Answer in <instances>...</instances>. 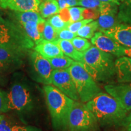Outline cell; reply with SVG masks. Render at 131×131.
Returning a JSON list of instances; mask_svg holds the SVG:
<instances>
[{
  "instance_id": "cell-38",
  "label": "cell",
  "mask_w": 131,
  "mask_h": 131,
  "mask_svg": "<svg viewBox=\"0 0 131 131\" xmlns=\"http://www.w3.org/2000/svg\"><path fill=\"white\" fill-rule=\"evenodd\" d=\"M100 1H103L104 3H115V4H117V5H120L123 0H100Z\"/></svg>"
},
{
  "instance_id": "cell-1",
  "label": "cell",
  "mask_w": 131,
  "mask_h": 131,
  "mask_svg": "<svg viewBox=\"0 0 131 131\" xmlns=\"http://www.w3.org/2000/svg\"><path fill=\"white\" fill-rule=\"evenodd\" d=\"M80 63L95 81H107L116 74L114 55L94 45L83 52Z\"/></svg>"
},
{
  "instance_id": "cell-42",
  "label": "cell",
  "mask_w": 131,
  "mask_h": 131,
  "mask_svg": "<svg viewBox=\"0 0 131 131\" xmlns=\"http://www.w3.org/2000/svg\"><path fill=\"white\" fill-rule=\"evenodd\" d=\"M130 111H131V110ZM127 118H127V121H128V122H129V121H130L131 119V112L130 113V114L129 115V116L127 117Z\"/></svg>"
},
{
  "instance_id": "cell-21",
  "label": "cell",
  "mask_w": 131,
  "mask_h": 131,
  "mask_svg": "<svg viewBox=\"0 0 131 131\" xmlns=\"http://www.w3.org/2000/svg\"><path fill=\"white\" fill-rule=\"evenodd\" d=\"M117 21L122 24L131 25V0H123L119 5Z\"/></svg>"
},
{
  "instance_id": "cell-18",
  "label": "cell",
  "mask_w": 131,
  "mask_h": 131,
  "mask_svg": "<svg viewBox=\"0 0 131 131\" xmlns=\"http://www.w3.org/2000/svg\"><path fill=\"white\" fill-rule=\"evenodd\" d=\"M45 22L37 23L35 21H29L21 24L25 34L35 45H37L43 40L42 32L45 28Z\"/></svg>"
},
{
  "instance_id": "cell-14",
  "label": "cell",
  "mask_w": 131,
  "mask_h": 131,
  "mask_svg": "<svg viewBox=\"0 0 131 131\" xmlns=\"http://www.w3.org/2000/svg\"><path fill=\"white\" fill-rule=\"evenodd\" d=\"M102 32L121 45L131 49V25L126 24H117L114 27Z\"/></svg>"
},
{
  "instance_id": "cell-34",
  "label": "cell",
  "mask_w": 131,
  "mask_h": 131,
  "mask_svg": "<svg viewBox=\"0 0 131 131\" xmlns=\"http://www.w3.org/2000/svg\"><path fill=\"white\" fill-rule=\"evenodd\" d=\"M60 10L78 6V0H57Z\"/></svg>"
},
{
  "instance_id": "cell-40",
  "label": "cell",
  "mask_w": 131,
  "mask_h": 131,
  "mask_svg": "<svg viewBox=\"0 0 131 131\" xmlns=\"http://www.w3.org/2000/svg\"><path fill=\"white\" fill-rule=\"evenodd\" d=\"M126 131H131V119L129 121L128 124H127Z\"/></svg>"
},
{
  "instance_id": "cell-10",
  "label": "cell",
  "mask_w": 131,
  "mask_h": 131,
  "mask_svg": "<svg viewBox=\"0 0 131 131\" xmlns=\"http://www.w3.org/2000/svg\"><path fill=\"white\" fill-rule=\"evenodd\" d=\"M118 5L115 3H105L99 10L97 19L98 29L101 32L107 30L117 24Z\"/></svg>"
},
{
  "instance_id": "cell-28",
  "label": "cell",
  "mask_w": 131,
  "mask_h": 131,
  "mask_svg": "<svg viewBox=\"0 0 131 131\" xmlns=\"http://www.w3.org/2000/svg\"><path fill=\"white\" fill-rule=\"evenodd\" d=\"M84 7H76V6L69 7L68 10L70 14L71 23L84 19V18H83V12H84Z\"/></svg>"
},
{
  "instance_id": "cell-32",
  "label": "cell",
  "mask_w": 131,
  "mask_h": 131,
  "mask_svg": "<svg viewBox=\"0 0 131 131\" xmlns=\"http://www.w3.org/2000/svg\"><path fill=\"white\" fill-rule=\"evenodd\" d=\"M9 111L8 109L7 94L0 91V115Z\"/></svg>"
},
{
  "instance_id": "cell-35",
  "label": "cell",
  "mask_w": 131,
  "mask_h": 131,
  "mask_svg": "<svg viewBox=\"0 0 131 131\" xmlns=\"http://www.w3.org/2000/svg\"><path fill=\"white\" fill-rule=\"evenodd\" d=\"M12 127L3 115H0V131H12Z\"/></svg>"
},
{
  "instance_id": "cell-39",
  "label": "cell",
  "mask_w": 131,
  "mask_h": 131,
  "mask_svg": "<svg viewBox=\"0 0 131 131\" xmlns=\"http://www.w3.org/2000/svg\"><path fill=\"white\" fill-rule=\"evenodd\" d=\"M12 131H22V127L19 126H14L12 127Z\"/></svg>"
},
{
  "instance_id": "cell-8",
  "label": "cell",
  "mask_w": 131,
  "mask_h": 131,
  "mask_svg": "<svg viewBox=\"0 0 131 131\" xmlns=\"http://www.w3.org/2000/svg\"><path fill=\"white\" fill-rule=\"evenodd\" d=\"M9 110L22 111L29 109L32 104L29 90L23 85L14 84L7 94Z\"/></svg>"
},
{
  "instance_id": "cell-2",
  "label": "cell",
  "mask_w": 131,
  "mask_h": 131,
  "mask_svg": "<svg viewBox=\"0 0 131 131\" xmlns=\"http://www.w3.org/2000/svg\"><path fill=\"white\" fill-rule=\"evenodd\" d=\"M86 106L101 123L122 122L128 112L113 96L102 92L87 102Z\"/></svg>"
},
{
  "instance_id": "cell-3",
  "label": "cell",
  "mask_w": 131,
  "mask_h": 131,
  "mask_svg": "<svg viewBox=\"0 0 131 131\" xmlns=\"http://www.w3.org/2000/svg\"><path fill=\"white\" fill-rule=\"evenodd\" d=\"M44 91L53 127L66 130L69 115L75 101L49 84L44 87Z\"/></svg>"
},
{
  "instance_id": "cell-33",
  "label": "cell",
  "mask_w": 131,
  "mask_h": 131,
  "mask_svg": "<svg viewBox=\"0 0 131 131\" xmlns=\"http://www.w3.org/2000/svg\"><path fill=\"white\" fill-rule=\"evenodd\" d=\"M99 14L100 12L98 10L85 8L84 12H83V18L84 19H98Z\"/></svg>"
},
{
  "instance_id": "cell-20",
  "label": "cell",
  "mask_w": 131,
  "mask_h": 131,
  "mask_svg": "<svg viewBox=\"0 0 131 131\" xmlns=\"http://www.w3.org/2000/svg\"><path fill=\"white\" fill-rule=\"evenodd\" d=\"M60 9L57 0H41L39 5L38 12L42 18H49L60 12Z\"/></svg>"
},
{
  "instance_id": "cell-9",
  "label": "cell",
  "mask_w": 131,
  "mask_h": 131,
  "mask_svg": "<svg viewBox=\"0 0 131 131\" xmlns=\"http://www.w3.org/2000/svg\"><path fill=\"white\" fill-rule=\"evenodd\" d=\"M51 82L54 86L73 100L78 101L80 100L74 82L68 69L53 70Z\"/></svg>"
},
{
  "instance_id": "cell-17",
  "label": "cell",
  "mask_w": 131,
  "mask_h": 131,
  "mask_svg": "<svg viewBox=\"0 0 131 131\" xmlns=\"http://www.w3.org/2000/svg\"><path fill=\"white\" fill-rule=\"evenodd\" d=\"M35 50L45 58L49 59L64 55L57 41H49L42 40L35 47Z\"/></svg>"
},
{
  "instance_id": "cell-30",
  "label": "cell",
  "mask_w": 131,
  "mask_h": 131,
  "mask_svg": "<svg viewBox=\"0 0 131 131\" xmlns=\"http://www.w3.org/2000/svg\"><path fill=\"white\" fill-rule=\"evenodd\" d=\"M92 21H94L93 19H82V20L75 21V22H72L68 26V29L71 32L76 34L77 31L81 29L82 27H83L87 24L89 23Z\"/></svg>"
},
{
  "instance_id": "cell-43",
  "label": "cell",
  "mask_w": 131,
  "mask_h": 131,
  "mask_svg": "<svg viewBox=\"0 0 131 131\" xmlns=\"http://www.w3.org/2000/svg\"><path fill=\"white\" fill-rule=\"evenodd\" d=\"M0 19H2V18H1V14H0Z\"/></svg>"
},
{
  "instance_id": "cell-29",
  "label": "cell",
  "mask_w": 131,
  "mask_h": 131,
  "mask_svg": "<svg viewBox=\"0 0 131 131\" xmlns=\"http://www.w3.org/2000/svg\"><path fill=\"white\" fill-rule=\"evenodd\" d=\"M104 2L100 0H78V6L86 9H94L99 10Z\"/></svg>"
},
{
  "instance_id": "cell-31",
  "label": "cell",
  "mask_w": 131,
  "mask_h": 131,
  "mask_svg": "<svg viewBox=\"0 0 131 131\" xmlns=\"http://www.w3.org/2000/svg\"><path fill=\"white\" fill-rule=\"evenodd\" d=\"M58 38L60 40L71 41L72 39L76 37L77 35L75 33H73L69 30L68 28L64 29L63 30L59 31L58 32Z\"/></svg>"
},
{
  "instance_id": "cell-22",
  "label": "cell",
  "mask_w": 131,
  "mask_h": 131,
  "mask_svg": "<svg viewBox=\"0 0 131 131\" xmlns=\"http://www.w3.org/2000/svg\"><path fill=\"white\" fill-rule=\"evenodd\" d=\"M16 16L20 24L25 23L29 21H35L37 23L45 22V19L42 18L38 12L26 11V12H16Z\"/></svg>"
},
{
  "instance_id": "cell-15",
  "label": "cell",
  "mask_w": 131,
  "mask_h": 131,
  "mask_svg": "<svg viewBox=\"0 0 131 131\" xmlns=\"http://www.w3.org/2000/svg\"><path fill=\"white\" fill-rule=\"evenodd\" d=\"M26 49L14 47H0V63L6 67L19 63L24 57Z\"/></svg>"
},
{
  "instance_id": "cell-12",
  "label": "cell",
  "mask_w": 131,
  "mask_h": 131,
  "mask_svg": "<svg viewBox=\"0 0 131 131\" xmlns=\"http://www.w3.org/2000/svg\"><path fill=\"white\" fill-rule=\"evenodd\" d=\"M31 60L34 70L42 81L47 84H52L51 78L53 69L49 60L36 51L31 55Z\"/></svg>"
},
{
  "instance_id": "cell-13",
  "label": "cell",
  "mask_w": 131,
  "mask_h": 131,
  "mask_svg": "<svg viewBox=\"0 0 131 131\" xmlns=\"http://www.w3.org/2000/svg\"><path fill=\"white\" fill-rule=\"evenodd\" d=\"M41 0H0V8L15 12H38Z\"/></svg>"
},
{
  "instance_id": "cell-44",
  "label": "cell",
  "mask_w": 131,
  "mask_h": 131,
  "mask_svg": "<svg viewBox=\"0 0 131 131\" xmlns=\"http://www.w3.org/2000/svg\"></svg>"
},
{
  "instance_id": "cell-6",
  "label": "cell",
  "mask_w": 131,
  "mask_h": 131,
  "mask_svg": "<svg viewBox=\"0 0 131 131\" xmlns=\"http://www.w3.org/2000/svg\"><path fill=\"white\" fill-rule=\"evenodd\" d=\"M34 42L12 24L6 23L0 19V47H14L29 49L32 47Z\"/></svg>"
},
{
  "instance_id": "cell-19",
  "label": "cell",
  "mask_w": 131,
  "mask_h": 131,
  "mask_svg": "<svg viewBox=\"0 0 131 131\" xmlns=\"http://www.w3.org/2000/svg\"><path fill=\"white\" fill-rule=\"evenodd\" d=\"M57 44L61 48L64 55H66L75 61L82 63L83 60V53L81 52L73 46L71 41L58 39Z\"/></svg>"
},
{
  "instance_id": "cell-16",
  "label": "cell",
  "mask_w": 131,
  "mask_h": 131,
  "mask_svg": "<svg viewBox=\"0 0 131 131\" xmlns=\"http://www.w3.org/2000/svg\"><path fill=\"white\" fill-rule=\"evenodd\" d=\"M115 66L118 81L121 83H131V57H119L115 61Z\"/></svg>"
},
{
  "instance_id": "cell-25",
  "label": "cell",
  "mask_w": 131,
  "mask_h": 131,
  "mask_svg": "<svg viewBox=\"0 0 131 131\" xmlns=\"http://www.w3.org/2000/svg\"><path fill=\"white\" fill-rule=\"evenodd\" d=\"M47 21L58 32L64 29L68 28V26L70 24L69 23L65 22L63 20L58 14L53 15L49 17Z\"/></svg>"
},
{
  "instance_id": "cell-23",
  "label": "cell",
  "mask_w": 131,
  "mask_h": 131,
  "mask_svg": "<svg viewBox=\"0 0 131 131\" xmlns=\"http://www.w3.org/2000/svg\"><path fill=\"white\" fill-rule=\"evenodd\" d=\"M47 60L50 62L53 70L66 69L69 68L72 64H73L75 61L65 55L63 56L49 58Z\"/></svg>"
},
{
  "instance_id": "cell-26",
  "label": "cell",
  "mask_w": 131,
  "mask_h": 131,
  "mask_svg": "<svg viewBox=\"0 0 131 131\" xmlns=\"http://www.w3.org/2000/svg\"><path fill=\"white\" fill-rule=\"evenodd\" d=\"M43 40L49 41H57L58 40V32L53 28L50 24L46 21L42 32Z\"/></svg>"
},
{
  "instance_id": "cell-4",
  "label": "cell",
  "mask_w": 131,
  "mask_h": 131,
  "mask_svg": "<svg viewBox=\"0 0 131 131\" xmlns=\"http://www.w3.org/2000/svg\"><path fill=\"white\" fill-rule=\"evenodd\" d=\"M68 69L82 103H86L101 92L95 80L80 62L75 61Z\"/></svg>"
},
{
  "instance_id": "cell-36",
  "label": "cell",
  "mask_w": 131,
  "mask_h": 131,
  "mask_svg": "<svg viewBox=\"0 0 131 131\" xmlns=\"http://www.w3.org/2000/svg\"><path fill=\"white\" fill-rule=\"evenodd\" d=\"M59 15L61 18V19L65 21V22L69 23H71V21H70V14L69 12L68 8H65L62 10H60V12L58 13Z\"/></svg>"
},
{
  "instance_id": "cell-41",
  "label": "cell",
  "mask_w": 131,
  "mask_h": 131,
  "mask_svg": "<svg viewBox=\"0 0 131 131\" xmlns=\"http://www.w3.org/2000/svg\"><path fill=\"white\" fill-rule=\"evenodd\" d=\"M6 66H4V64H3L0 63V72H1L2 71L3 69H6Z\"/></svg>"
},
{
  "instance_id": "cell-24",
  "label": "cell",
  "mask_w": 131,
  "mask_h": 131,
  "mask_svg": "<svg viewBox=\"0 0 131 131\" xmlns=\"http://www.w3.org/2000/svg\"><path fill=\"white\" fill-rule=\"evenodd\" d=\"M97 21H92L89 23L82 27L76 33L78 37H81L86 39H91L94 35L95 33L98 29Z\"/></svg>"
},
{
  "instance_id": "cell-37",
  "label": "cell",
  "mask_w": 131,
  "mask_h": 131,
  "mask_svg": "<svg viewBox=\"0 0 131 131\" xmlns=\"http://www.w3.org/2000/svg\"><path fill=\"white\" fill-rule=\"evenodd\" d=\"M22 131H42L41 129L34 126L22 127Z\"/></svg>"
},
{
  "instance_id": "cell-11",
  "label": "cell",
  "mask_w": 131,
  "mask_h": 131,
  "mask_svg": "<svg viewBox=\"0 0 131 131\" xmlns=\"http://www.w3.org/2000/svg\"><path fill=\"white\" fill-rule=\"evenodd\" d=\"M107 94L113 96L125 110H131V83L107 84L104 86Z\"/></svg>"
},
{
  "instance_id": "cell-7",
  "label": "cell",
  "mask_w": 131,
  "mask_h": 131,
  "mask_svg": "<svg viewBox=\"0 0 131 131\" xmlns=\"http://www.w3.org/2000/svg\"><path fill=\"white\" fill-rule=\"evenodd\" d=\"M91 43L103 51L112 54L114 56L131 57V49L121 45L117 41L104 33L96 32L91 39Z\"/></svg>"
},
{
  "instance_id": "cell-5",
  "label": "cell",
  "mask_w": 131,
  "mask_h": 131,
  "mask_svg": "<svg viewBox=\"0 0 131 131\" xmlns=\"http://www.w3.org/2000/svg\"><path fill=\"white\" fill-rule=\"evenodd\" d=\"M98 122L86 104L75 101L67 123L68 131H97Z\"/></svg>"
},
{
  "instance_id": "cell-27",
  "label": "cell",
  "mask_w": 131,
  "mask_h": 131,
  "mask_svg": "<svg viewBox=\"0 0 131 131\" xmlns=\"http://www.w3.org/2000/svg\"><path fill=\"white\" fill-rule=\"evenodd\" d=\"M70 41L78 51L83 53L92 46L91 42H90L88 39L78 36H77Z\"/></svg>"
}]
</instances>
